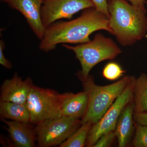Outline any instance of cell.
<instances>
[{"label": "cell", "instance_id": "cell-3", "mask_svg": "<svg viewBox=\"0 0 147 147\" xmlns=\"http://www.w3.org/2000/svg\"><path fill=\"white\" fill-rule=\"evenodd\" d=\"M131 76H126L110 85L100 86L94 83L92 76L80 79L84 90L89 96L88 105L86 113L81 119V124L97 123L122 93L131 79Z\"/></svg>", "mask_w": 147, "mask_h": 147}, {"label": "cell", "instance_id": "cell-23", "mask_svg": "<svg viewBox=\"0 0 147 147\" xmlns=\"http://www.w3.org/2000/svg\"><path fill=\"white\" fill-rule=\"evenodd\" d=\"M128 1L131 4L135 7L141 10L146 11L145 7L146 0H128Z\"/></svg>", "mask_w": 147, "mask_h": 147}, {"label": "cell", "instance_id": "cell-13", "mask_svg": "<svg viewBox=\"0 0 147 147\" xmlns=\"http://www.w3.org/2000/svg\"><path fill=\"white\" fill-rule=\"evenodd\" d=\"M134 105L132 100L124 108L115 129L119 147H126L131 140L134 129Z\"/></svg>", "mask_w": 147, "mask_h": 147}, {"label": "cell", "instance_id": "cell-9", "mask_svg": "<svg viewBox=\"0 0 147 147\" xmlns=\"http://www.w3.org/2000/svg\"><path fill=\"white\" fill-rule=\"evenodd\" d=\"M11 8L20 12L39 39L43 37L46 28L42 24L41 9L43 0H3Z\"/></svg>", "mask_w": 147, "mask_h": 147}, {"label": "cell", "instance_id": "cell-12", "mask_svg": "<svg viewBox=\"0 0 147 147\" xmlns=\"http://www.w3.org/2000/svg\"><path fill=\"white\" fill-rule=\"evenodd\" d=\"M13 144L18 147H33L36 141V128L30 123L20 122L3 119Z\"/></svg>", "mask_w": 147, "mask_h": 147}, {"label": "cell", "instance_id": "cell-17", "mask_svg": "<svg viewBox=\"0 0 147 147\" xmlns=\"http://www.w3.org/2000/svg\"><path fill=\"white\" fill-rule=\"evenodd\" d=\"M125 71L117 63L111 62L106 65L102 70V76L107 80L115 81L123 76Z\"/></svg>", "mask_w": 147, "mask_h": 147}, {"label": "cell", "instance_id": "cell-8", "mask_svg": "<svg viewBox=\"0 0 147 147\" xmlns=\"http://www.w3.org/2000/svg\"><path fill=\"white\" fill-rule=\"evenodd\" d=\"M95 7L91 0H43L41 17L45 28L63 19H70L80 11Z\"/></svg>", "mask_w": 147, "mask_h": 147}, {"label": "cell", "instance_id": "cell-11", "mask_svg": "<svg viewBox=\"0 0 147 147\" xmlns=\"http://www.w3.org/2000/svg\"><path fill=\"white\" fill-rule=\"evenodd\" d=\"M88 102V95L84 90L77 93L62 94L61 108L62 116L82 119L86 113Z\"/></svg>", "mask_w": 147, "mask_h": 147}, {"label": "cell", "instance_id": "cell-4", "mask_svg": "<svg viewBox=\"0 0 147 147\" xmlns=\"http://www.w3.org/2000/svg\"><path fill=\"white\" fill-rule=\"evenodd\" d=\"M63 46L73 51L79 61L82 67L79 74L80 79H86L95 66L103 61L114 59L121 53L113 40L100 34L86 43L75 46L63 44Z\"/></svg>", "mask_w": 147, "mask_h": 147}, {"label": "cell", "instance_id": "cell-7", "mask_svg": "<svg viewBox=\"0 0 147 147\" xmlns=\"http://www.w3.org/2000/svg\"><path fill=\"white\" fill-rule=\"evenodd\" d=\"M135 78L131 76L123 92L111 107L96 123L92 125L87 138L86 146L92 147L102 134L114 131L124 108L133 100V89Z\"/></svg>", "mask_w": 147, "mask_h": 147}, {"label": "cell", "instance_id": "cell-21", "mask_svg": "<svg viewBox=\"0 0 147 147\" xmlns=\"http://www.w3.org/2000/svg\"><path fill=\"white\" fill-rule=\"evenodd\" d=\"M5 47L4 42L1 40L0 41V64L5 68L10 69L12 67V64L7 59L4 55L3 50Z\"/></svg>", "mask_w": 147, "mask_h": 147}, {"label": "cell", "instance_id": "cell-15", "mask_svg": "<svg viewBox=\"0 0 147 147\" xmlns=\"http://www.w3.org/2000/svg\"><path fill=\"white\" fill-rule=\"evenodd\" d=\"M133 102L134 114L147 113V75L142 73L134 81Z\"/></svg>", "mask_w": 147, "mask_h": 147}, {"label": "cell", "instance_id": "cell-5", "mask_svg": "<svg viewBox=\"0 0 147 147\" xmlns=\"http://www.w3.org/2000/svg\"><path fill=\"white\" fill-rule=\"evenodd\" d=\"M61 94L33 85L26 101L30 123L36 125L43 121L61 117Z\"/></svg>", "mask_w": 147, "mask_h": 147}, {"label": "cell", "instance_id": "cell-2", "mask_svg": "<svg viewBox=\"0 0 147 147\" xmlns=\"http://www.w3.org/2000/svg\"><path fill=\"white\" fill-rule=\"evenodd\" d=\"M108 9L111 34L121 45H133L146 36V11L135 7L126 0H109Z\"/></svg>", "mask_w": 147, "mask_h": 147}, {"label": "cell", "instance_id": "cell-14", "mask_svg": "<svg viewBox=\"0 0 147 147\" xmlns=\"http://www.w3.org/2000/svg\"><path fill=\"white\" fill-rule=\"evenodd\" d=\"M0 115L4 119L29 123L30 116L26 102L24 103L0 102Z\"/></svg>", "mask_w": 147, "mask_h": 147}, {"label": "cell", "instance_id": "cell-6", "mask_svg": "<svg viewBox=\"0 0 147 147\" xmlns=\"http://www.w3.org/2000/svg\"><path fill=\"white\" fill-rule=\"evenodd\" d=\"M81 119L61 116L43 121L36 125V141L38 146H60L81 125Z\"/></svg>", "mask_w": 147, "mask_h": 147}, {"label": "cell", "instance_id": "cell-10", "mask_svg": "<svg viewBox=\"0 0 147 147\" xmlns=\"http://www.w3.org/2000/svg\"><path fill=\"white\" fill-rule=\"evenodd\" d=\"M33 85L30 78L23 80L17 73H14L12 78L3 82L1 86L0 100L15 103H26Z\"/></svg>", "mask_w": 147, "mask_h": 147}, {"label": "cell", "instance_id": "cell-24", "mask_svg": "<svg viewBox=\"0 0 147 147\" xmlns=\"http://www.w3.org/2000/svg\"><path fill=\"white\" fill-rule=\"evenodd\" d=\"M145 37H146V38H147V34H146V36H145Z\"/></svg>", "mask_w": 147, "mask_h": 147}, {"label": "cell", "instance_id": "cell-20", "mask_svg": "<svg viewBox=\"0 0 147 147\" xmlns=\"http://www.w3.org/2000/svg\"><path fill=\"white\" fill-rule=\"evenodd\" d=\"M94 3L95 8L109 18L108 9V2L107 0H91Z\"/></svg>", "mask_w": 147, "mask_h": 147}, {"label": "cell", "instance_id": "cell-19", "mask_svg": "<svg viewBox=\"0 0 147 147\" xmlns=\"http://www.w3.org/2000/svg\"><path fill=\"white\" fill-rule=\"evenodd\" d=\"M116 137L115 130L106 132L100 136L92 147H108L112 144Z\"/></svg>", "mask_w": 147, "mask_h": 147}, {"label": "cell", "instance_id": "cell-1", "mask_svg": "<svg viewBox=\"0 0 147 147\" xmlns=\"http://www.w3.org/2000/svg\"><path fill=\"white\" fill-rule=\"evenodd\" d=\"M104 30L111 34L109 18L95 7L85 9L78 18L59 21L47 27L39 48L44 52L55 50L59 44H83L90 40L93 33Z\"/></svg>", "mask_w": 147, "mask_h": 147}, {"label": "cell", "instance_id": "cell-18", "mask_svg": "<svg viewBox=\"0 0 147 147\" xmlns=\"http://www.w3.org/2000/svg\"><path fill=\"white\" fill-rule=\"evenodd\" d=\"M132 145L135 147H147V126L136 123Z\"/></svg>", "mask_w": 147, "mask_h": 147}, {"label": "cell", "instance_id": "cell-22", "mask_svg": "<svg viewBox=\"0 0 147 147\" xmlns=\"http://www.w3.org/2000/svg\"><path fill=\"white\" fill-rule=\"evenodd\" d=\"M134 119L136 123L147 126V113L134 114Z\"/></svg>", "mask_w": 147, "mask_h": 147}, {"label": "cell", "instance_id": "cell-25", "mask_svg": "<svg viewBox=\"0 0 147 147\" xmlns=\"http://www.w3.org/2000/svg\"></svg>", "mask_w": 147, "mask_h": 147}, {"label": "cell", "instance_id": "cell-16", "mask_svg": "<svg viewBox=\"0 0 147 147\" xmlns=\"http://www.w3.org/2000/svg\"><path fill=\"white\" fill-rule=\"evenodd\" d=\"M92 123H82L70 137L59 146L60 147H83L86 146L88 135Z\"/></svg>", "mask_w": 147, "mask_h": 147}]
</instances>
